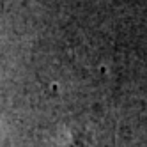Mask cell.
I'll return each instance as SVG.
<instances>
[{
	"label": "cell",
	"mask_w": 147,
	"mask_h": 147,
	"mask_svg": "<svg viewBox=\"0 0 147 147\" xmlns=\"http://www.w3.org/2000/svg\"><path fill=\"white\" fill-rule=\"evenodd\" d=\"M14 147H89V144L82 135L75 136L71 133H50L37 135Z\"/></svg>",
	"instance_id": "1"
}]
</instances>
